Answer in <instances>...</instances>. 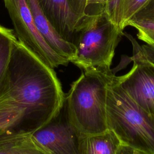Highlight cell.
Masks as SVG:
<instances>
[{
    "mask_svg": "<svg viewBox=\"0 0 154 154\" xmlns=\"http://www.w3.org/2000/svg\"><path fill=\"white\" fill-rule=\"evenodd\" d=\"M24 112L15 131L33 133L48 123L63 108L65 96L54 69L16 38L13 41L5 78L0 93Z\"/></svg>",
    "mask_w": 154,
    "mask_h": 154,
    "instance_id": "1",
    "label": "cell"
},
{
    "mask_svg": "<svg viewBox=\"0 0 154 154\" xmlns=\"http://www.w3.org/2000/svg\"><path fill=\"white\" fill-rule=\"evenodd\" d=\"M112 71H83L70 87L64 105L68 120L81 136L108 130L106 99Z\"/></svg>",
    "mask_w": 154,
    "mask_h": 154,
    "instance_id": "2",
    "label": "cell"
},
{
    "mask_svg": "<svg viewBox=\"0 0 154 154\" xmlns=\"http://www.w3.org/2000/svg\"><path fill=\"white\" fill-rule=\"evenodd\" d=\"M123 31L107 16L102 6L86 14L78 23L74 45L76 54L71 61L83 71L108 72Z\"/></svg>",
    "mask_w": 154,
    "mask_h": 154,
    "instance_id": "3",
    "label": "cell"
},
{
    "mask_svg": "<svg viewBox=\"0 0 154 154\" xmlns=\"http://www.w3.org/2000/svg\"><path fill=\"white\" fill-rule=\"evenodd\" d=\"M106 123L122 144L154 154V119L124 91L114 75L108 86Z\"/></svg>",
    "mask_w": 154,
    "mask_h": 154,
    "instance_id": "4",
    "label": "cell"
},
{
    "mask_svg": "<svg viewBox=\"0 0 154 154\" xmlns=\"http://www.w3.org/2000/svg\"><path fill=\"white\" fill-rule=\"evenodd\" d=\"M133 47V66L126 74L116 76L124 91L154 119V49L140 45L129 34H125Z\"/></svg>",
    "mask_w": 154,
    "mask_h": 154,
    "instance_id": "5",
    "label": "cell"
},
{
    "mask_svg": "<svg viewBox=\"0 0 154 154\" xmlns=\"http://www.w3.org/2000/svg\"><path fill=\"white\" fill-rule=\"evenodd\" d=\"M3 1L19 42L52 69L70 63L57 54L46 42L35 25L26 0Z\"/></svg>",
    "mask_w": 154,
    "mask_h": 154,
    "instance_id": "6",
    "label": "cell"
},
{
    "mask_svg": "<svg viewBox=\"0 0 154 154\" xmlns=\"http://www.w3.org/2000/svg\"><path fill=\"white\" fill-rule=\"evenodd\" d=\"M50 154H80V134L69 122L64 105L48 123L32 133Z\"/></svg>",
    "mask_w": 154,
    "mask_h": 154,
    "instance_id": "7",
    "label": "cell"
},
{
    "mask_svg": "<svg viewBox=\"0 0 154 154\" xmlns=\"http://www.w3.org/2000/svg\"><path fill=\"white\" fill-rule=\"evenodd\" d=\"M48 21L65 40L74 44L75 32L81 17L72 10L69 0H37Z\"/></svg>",
    "mask_w": 154,
    "mask_h": 154,
    "instance_id": "8",
    "label": "cell"
},
{
    "mask_svg": "<svg viewBox=\"0 0 154 154\" xmlns=\"http://www.w3.org/2000/svg\"><path fill=\"white\" fill-rule=\"evenodd\" d=\"M35 25L48 44L59 55L71 62L76 54L74 44L63 38L43 13L37 0H26Z\"/></svg>",
    "mask_w": 154,
    "mask_h": 154,
    "instance_id": "9",
    "label": "cell"
},
{
    "mask_svg": "<svg viewBox=\"0 0 154 154\" xmlns=\"http://www.w3.org/2000/svg\"><path fill=\"white\" fill-rule=\"evenodd\" d=\"M0 154H50L32 133L0 130Z\"/></svg>",
    "mask_w": 154,
    "mask_h": 154,
    "instance_id": "10",
    "label": "cell"
},
{
    "mask_svg": "<svg viewBox=\"0 0 154 154\" xmlns=\"http://www.w3.org/2000/svg\"><path fill=\"white\" fill-rule=\"evenodd\" d=\"M121 143L111 131L95 135L81 136L80 154H117Z\"/></svg>",
    "mask_w": 154,
    "mask_h": 154,
    "instance_id": "11",
    "label": "cell"
},
{
    "mask_svg": "<svg viewBox=\"0 0 154 154\" xmlns=\"http://www.w3.org/2000/svg\"><path fill=\"white\" fill-rule=\"evenodd\" d=\"M23 108L10 98L0 96V130L14 129L23 114Z\"/></svg>",
    "mask_w": 154,
    "mask_h": 154,
    "instance_id": "12",
    "label": "cell"
},
{
    "mask_svg": "<svg viewBox=\"0 0 154 154\" xmlns=\"http://www.w3.org/2000/svg\"><path fill=\"white\" fill-rule=\"evenodd\" d=\"M16 38L11 29L0 25V93L8 69L12 42Z\"/></svg>",
    "mask_w": 154,
    "mask_h": 154,
    "instance_id": "13",
    "label": "cell"
},
{
    "mask_svg": "<svg viewBox=\"0 0 154 154\" xmlns=\"http://www.w3.org/2000/svg\"><path fill=\"white\" fill-rule=\"evenodd\" d=\"M150 0H122L120 9V29L123 31L126 27L128 21L144 7H145Z\"/></svg>",
    "mask_w": 154,
    "mask_h": 154,
    "instance_id": "14",
    "label": "cell"
},
{
    "mask_svg": "<svg viewBox=\"0 0 154 154\" xmlns=\"http://www.w3.org/2000/svg\"><path fill=\"white\" fill-rule=\"evenodd\" d=\"M122 0H103L102 8L107 16L119 26Z\"/></svg>",
    "mask_w": 154,
    "mask_h": 154,
    "instance_id": "15",
    "label": "cell"
},
{
    "mask_svg": "<svg viewBox=\"0 0 154 154\" xmlns=\"http://www.w3.org/2000/svg\"><path fill=\"white\" fill-rule=\"evenodd\" d=\"M132 19L154 21V0H150V2L140 10Z\"/></svg>",
    "mask_w": 154,
    "mask_h": 154,
    "instance_id": "16",
    "label": "cell"
},
{
    "mask_svg": "<svg viewBox=\"0 0 154 154\" xmlns=\"http://www.w3.org/2000/svg\"><path fill=\"white\" fill-rule=\"evenodd\" d=\"M70 4L73 11L82 17L86 14L88 7L87 0H69Z\"/></svg>",
    "mask_w": 154,
    "mask_h": 154,
    "instance_id": "17",
    "label": "cell"
},
{
    "mask_svg": "<svg viewBox=\"0 0 154 154\" xmlns=\"http://www.w3.org/2000/svg\"><path fill=\"white\" fill-rule=\"evenodd\" d=\"M117 154H149V153L121 143L117 150Z\"/></svg>",
    "mask_w": 154,
    "mask_h": 154,
    "instance_id": "18",
    "label": "cell"
}]
</instances>
